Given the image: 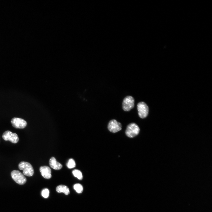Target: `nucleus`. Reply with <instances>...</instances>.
I'll use <instances>...</instances> for the list:
<instances>
[{
  "instance_id": "nucleus-9",
  "label": "nucleus",
  "mask_w": 212,
  "mask_h": 212,
  "mask_svg": "<svg viewBox=\"0 0 212 212\" xmlns=\"http://www.w3.org/2000/svg\"><path fill=\"white\" fill-rule=\"evenodd\" d=\"M40 170L42 175L44 178L49 179L51 178V170L49 167L47 166H41Z\"/></svg>"
},
{
  "instance_id": "nucleus-8",
  "label": "nucleus",
  "mask_w": 212,
  "mask_h": 212,
  "mask_svg": "<svg viewBox=\"0 0 212 212\" xmlns=\"http://www.w3.org/2000/svg\"><path fill=\"white\" fill-rule=\"evenodd\" d=\"M11 124L16 129H23L26 126L27 123L24 120L18 118H13L11 121Z\"/></svg>"
},
{
  "instance_id": "nucleus-11",
  "label": "nucleus",
  "mask_w": 212,
  "mask_h": 212,
  "mask_svg": "<svg viewBox=\"0 0 212 212\" xmlns=\"http://www.w3.org/2000/svg\"><path fill=\"white\" fill-rule=\"evenodd\" d=\"M56 191L59 193H63L66 195H68L70 193L69 188L64 185H60L56 188Z\"/></svg>"
},
{
  "instance_id": "nucleus-12",
  "label": "nucleus",
  "mask_w": 212,
  "mask_h": 212,
  "mask_svg": "<svg viewBox=\"0 0 212 212\" xmlns=\"http://www.w3.org/2000/svg\"><path fill=\"white\" fill-rule=\"evenodd\" d=\"M74 176L77 178L79 180H82L83 178V175L81 172L77 169H75L72 172Z\"/></svg>"
},
{
  "instance_id": "nucleus-7",
  "label": "nucleus",
  "mask_w": 212,
  "mask_h": 212,
  "mask_svg": "<svg viewBox=\"0 0 212 212\" xmlns=\"http://www.w3.org/2000/svg\"><path fill=\"white\" fill-rule=\"evenodd\" d=\"M109 130L113 133H116L121 131L122 129L121 124L115 120H113L109 122L108 125Z\"/></svg>"
},
{
  "instance_id": "nucleus-15",
  "label": "nucleus",
  "mask_w": 212,
  "mask_h": 212,
  "mask_svg": "<svg viewBox=\"0 0 212 212\" xmlns=\"http://www.w3.org/2000/svg\"><path fill=\"white\" fill-rule=\"evenodd\" d=\"M42 196L44 198H48L49 195V191L47 189H45L43 190L41 192Z\"/></svg>"
},
{
  "instance_id": "nucleus-13",
  "label": "nucleus",
  "mask_w": 212,
  "mask_h": 212,
  "mask_svg": "<svg viewBox=\"0 0 212 212\" xmlns=\"http://www.w3.org/2000/svg\"><path fill=\"white\" fill-rule=\"evenodd\" d=\"M73 188L76 192L78 193H82L83 190V186L79 184H77L74 185Z\"/></svg>"
},
{
  "instance_id": "nucleus-10",
  "label": "nucleus",
  "mask_w": 212,
  "mask_h": 212,
  "mask_svg": "<svg viewBox=\"0 0 212 212\" xmlns=\"http://www.w3.org/2000/svg\"><path fill=\"white\" fill-rule=\"evenodd\" d=\"M49 164L52 168L56 170H60L63 167L62 165L57 162L54 157H51L50 160Z\"/></svg>"
},
{
  "instance_id": "nucleus-3",
  "label": "nucleus",
  "mask_w": 212,
  "mask_h": 212,
  "mask_svg": "<svg viewBox=\"0 0 212 212\" xmlns=\"http://www.w3.org/2000/svg\"><path fill=\"white\" fill-rule=\"evenodd\" d=\"M11 176L15 181L19 184L23 185L26 182V178L19 171L14 170L11 172Z\"/></svg>"
},
{
  "instance_id": "nucleus-1",
  "label": "nucleus",
  "mask_w": 212,
  "mask_h": 212,
  "mask_svg": "<svg viewBox=\"0 0 212 212\" xmlns=\"http://www.w3.org/2000/svg\"><path fill=\"white\" fill-rule=\"evenodd\" d=\"M19 169L23 170V174L24 175L28 176H33L34 174V170L32 165L29 163L22 161L18 165Z\"/></svg>"
},
{
  "instance_id": "nucleus-4",
  "label": "nucleus",
  "mask_w": 212,
  "mask_h": 212,
  "mask_svg": "<svg viewBox=\"0 0 212 212\" xmlns=\"http://www.w3.org/2000/svg\"><path fill=\"white\" fill-rule=\"evenodd\" d=\"M139 117L142 119L146 118L148 115L149 108L147 104L144 102L139 103L137 105Z\"/></svg>"
},
{
  "instance_id": "nucleus-14",
  "label": "nucleus",
  "mask_w": 212,
  "mask_h": 212,
  "mask_svg": "<svg viewBox=\"0 0 212 212\" xmlns=\"http://www.w3.org/2000/svg\"><path fill=\"white\" fill-rule=\"evenodd\" d=\"M67 166L70 169L75 167L76 166V164L74 160L72 159H70L67 164Z\"/></svg>"
},
{
  "instance_id": "nucleus-6",
  "label": "nucleus",
  "mask_w": 212,
  "mask_h": 212,
  "mask_svg": "<svg viewBox=\"0 0 212 212\" xmlns=\"http://www.w3.org/2000/svg\"><path fill=\"white\" fill-rule=\"evenodd\" d=\"M3 139L6 141H9L13 143L16 144L19 140L17 134L7 131L4 133L2 136Z\"/></svg>"
},
{
  "instance_id": "nucleus-2",
  "label": "nucleus",
  "mask_w": 212,
  "mask_h": 212,
  "mask_svg": "<svg viewBox=\"0 0 212 212\" xmlns=\"http://www.w3.org/2000/svg\"><path fill=\"white\" fill-rule=\"evenodd\" d=\"M140 129L137 124L134 123L129 124L126 131V134L129 137L133 138L139 133Z\"/></svg>"
},
{
  "instance_id": "nucleus-5",
  "label": "nucleus",
  "mask_w": 212,
  "mask_h": 212,
  "mask_svg": "<svg viewBox=\"0 0 212 212\" xmlns=\"http://www.w3.org/2000/svg\"><path fill=\"white\" fill-rule=\"evenodd\" d=\"M123 109L126 112L129 111L134 106V99L132 96H128L126 97L123 102Z\"/></svg>"
}]
</instances>
